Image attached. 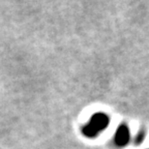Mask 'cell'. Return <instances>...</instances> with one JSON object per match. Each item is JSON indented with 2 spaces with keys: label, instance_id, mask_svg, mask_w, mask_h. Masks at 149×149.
<instances>
[{
  "label": "cell",
  "instance_id": "cell-1",
  "mask_svg": "<svg viewBox=\"0 0 149 149\" xmlns=\"http://www.w3.org/2000/svg\"><path fill=\"white\" fill-rule=\"evenodd\" d=\"M109 123H110V118L105 113H95V114L91 117L90 121H89L90 126L97 134L100 133L105 128H107Z\"/></svg>",
  "mask_w": 149,
  "mask_h": 149
},
{
  "label": "cell",
  "instance_id": "cell-2",
  "mask_svg": "<svg viewBox=\"0 0 149 149\" xmlns=\"http://www.w3.org/2000/svg\"><path fill=\"white\" fill-rule=\"evenodd\" d=\"M130 134L127 125L124 123L119 125L116 130V133H115V143L120 147L125 146L128 143V141H130Z\"/></svg>",
  "mask_w": 149,
  "mask_h": 149
},
{
  "label": "cell",
  "instance_id": "cell-3",
  "mask_svg": "<svg viewBox=\"0 0 149 149\" xmlns=\"http://www.w3.org/2000/svg\"><path fill=\"white\" fill-rule=\"evenodd\" d=\"M83 134L85 136H87V137L91 138V137H95L96 135H97V133H96L95 130H93L92 127L90 126V124L87 123L86 125L83 127Z\"/></svg>",
  "mask_w": 149,
  "mask_h": 149
},
{
  "label": "cell",
  "instance_id": "cell-4",
  "mask_svg": "<svg viewBox=\"0 0 149 149\" xmlns=\"http://www.w3.org/2000/svg\"><path fill=\"white\" fill-rule=\"evenodd\" d=\"M145 138V132L144 130H140L139 133H138V135L136 136V144H141V143L143 142V140H144Z\"/></svg>",
  "mask_w": 149,
  "mask_h": 149
}]
</instances>
